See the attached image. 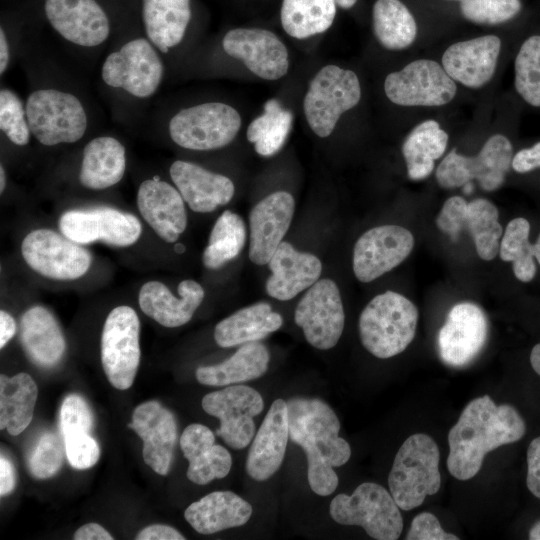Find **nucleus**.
<instances>
[{
	"instance_id": "4be33fe9",
	"label": "nucleus",
	"mask_w": 540,
	"mask_h": 540,
	"mask_svg": "<svg viewBox=\"0 0 540 540\" xmlns=\"http://www.w3.org/2000/svg\"><path fill=\"white\" fill-rule=\"evenodd\" d=\"M45 14L63 38L79 46L100 45L110 33L108 17L95 0H45Z\"/></svg>"
},
{
	"instance_id": "72a5a7b5",
	"label": "nucleus",
	"mask_w": 540,
	"mask_h": 540,
	"mask_svg": "<svg viewBox=\"0 0 540 540\" xmlns=\"http://www.w3.org/2000/svg\"><path fill=\"white\" fill-rule=\"evenodd\" d=\"M270 353L258 342L242 346L225 361L210 366H200L195 375L199 383L208 386H228L261 377L268 369Z\"/></svg>"
},
{
	"instance_id": "2eb2a0df",
	"label": "nucleus",
	"mask_w": 540,
	"mask_h": 540,
	"mask_svg": "<svg viewBox=\"0 0 540 540\" xmlns=\"http://www.w3.org/2000/svg\"><path fill=\"white\" fill-rule=\"evenodd\" d=\"M203 410L220 420L217 435L233 449L249 445L255 434L253 418L264 408L258 391L246 385H228L206 394L202 399Z\"/></svg>"
},
{
	"instance_id": "aec40b11",
	"label": "nucleus",
	"mask_w": 540,
	"mask_h": 540,
	"mask_svg": "<svg viewBox=\"0 0 540 540\" xmlns=\"http://www.w3.org/2000/svg\"><path fill=\"white\" fill-rule=\"evenodd\" d=\"M294 210V198L286 191L273 192L252 208L249 215L251 262L268 264L291 225Z\"/></svg>"
},
{
	"instance_id": "4468645a",
	"label": "nucleus",
	"mask_w": 540,
	"mask_h": 540,
	"mask_svg": "<svg viewBox=\"0 0 540 540\" xmlns=\"http://www.w3.org/2000/svg\"><path fill=\"white\" fill-rule=\"evenodd\" d=\"M388 99L401 106H441L456 95V84L445 69L428 59L415 60L384 82Z\"/></svg>"
},
{
	"instance_id": "774afa93",
	"label": "nucleus",
	"mask_w": 540,
	"mask_h": 540,
	"mask_svg": "<svg viewBox=\"0 0 540 540\" xmlns=\"http://www.w3.org/2000/svg\"><path fill=\"white\" fill-rule=\"evenodd\" d=\"M458 1H465V0H458Z\"/></svg>"
},
{
	"instance_id": "a19ab883",
	"label": "nucleus",
	"mask_w": 540,
	"mask_h": 540,
	"mask_svg": "<svg viewBox=\"0 0 540 540\" xmlns=\"http://www.w3.org/2000/svg\"><path fill=\"white\" fill-rule=\"evenodd\" d=\"M498 217V210L492 202L478 198L468 203L462 220V231L468 230L478 256L486 261L492 260L499 253V239L503 229Z\"/></svg>"
},
{
	"instance_id": "3c124183",
	"label": "nucleus",
	"mask_w": 540,
	"mask_h": 540,
	"mask_svg": "<svg viewBox=\"0 0 540 540\" xmlns=\"http://www.w3.org/2000/svg\"><path fill=\"white\" fill-rule=\"evenodd\" d=\"M467 205L468 202L460 196L450 197L444 202L436 219L437 227L453 241L458 240L462 232V220Z\"/></svg>"
},
{
	"instance_id": "1a4fd4ad",
	"label": "nucleus",
	"mask_w": 540,
	"mask_h": 540,
	"mask_svg": "<svg viewBox=\"0 0 540 540\" xmlns=\"http://www.w3.org/2000/svg\"><path fill=\"white\" fill-rule=\"evenodd\" d=\"M513 147L501 134L491 136L474 157L451 150L436 169V180L443 188L464 186L476 179L485 191H494L504 182L512 166Z\"/></svg>"
},
{
	"instance_id": "f257e3e1",
	"label": "nucleus",
	"mask_w": 540,
	"mask_h": 540,
	"mask_svg": "<svg viewBox=\"0 0 540 540\" xmlns=\"http://www.w3.org/2000/svg\"><path fill=\"white\" fill-rule=\"evenodd\" d=\"M525 432V421L512 405H497L489 395L471 400L448 433V471L458 480L473 478L490 451L519 441Z\"/></svg>"
},
{
	"instance_id": "c03bdc74",
	"label": "nucleus",
	"mask_w": 540,
	"mask_h": 540,
	"mask_svg": "<svg viewBox=\"0 0 540 540\" xmlns=\"http://www.w3.org/2000/svg\"><path fill=\"white\" fill-rule=\"evenodd\" d=\"M515 88L530 105L540 107V35L529 37L515 59Z\"/></svg>"
},
{
	"instance_id": "680f3d73",
	"label": "nucleus",
	"mask_w": 540,
	"mask_h": 540,
	"mask_svg": "<svg viewBox=\"0 0 540 540\" xmlns=\"http://www.w3.org/2000/svg\"><path fill=\"white\" fill-rule=\"evenodd\" d=\"M530 363L533 370L540 376V343L533 347L530 354Z\"/></svg>"
},
{
	"instance_id": "6e6552de",
	"label": "nucleus",
	"mask_w": 540,
	"mask_h": 540,
	"mask_svg": "<svg viewBox=\"0 0 540 540\" xmlns=\"http://www.w3.org/2000/svg\"><path fill=\"white\" fill-rule=\"evenodd\" d=\"M240 127L237 110L224 103L208 102L175 114L169 123V134L182 148L207 151L231 143Z\"/></svg>"
},
{
	"instance_id": "393cba45",
	"label": "nucleus",
	"mask_w": 540,
	"mask_h": 540,
	"mask_svg": "<svg viewBox=\"0 0 540 540\" xmlns=\"http://www.w3.org/2000/svg\"><path fill=\"white\" fill-rule=\"evenodd\" d=\"M176 297L159 281L144 283L138 302L142 312L164 327L174 328L188 323L202 303L205 291L196 281L185 279L178 286Z\"/></svg>"
},
{
	"instance_id": "6ab92c4d",
	"label": "nucleus",
	"mask_w": 540,
	"mask_h": 540,
	"mask_svg": "<svg viewBox=\"0 0 540 540\" xmlns=\"http://www.w3.org/2000/svg\"><path fill=\"white\" fill-rule=\"evenodd\" d=\"M222 46L226 54L241 60L256 76L277 80L288 72V52L271 31L260 28H236L228 31Z\"/></svg>"
},
{
	"instance_id": "423d86ee",
	"label": "nucleus",
	"mask_w": 540,
	"mask_h": 540,
	"mask_svg": "<svg viewBox=\"0 0 540 540\" xmlns=\"http://www.w3.org/2000/svg\"><path fill=\"white\" fill-rule=\"evenodd\" d=\"M361 87L357 75L336 65L319 70L309 83L303 101L305 118L319 137L329 136L340 116L358 104Z\"/></svg>"
},
{
	"instance_id": "9b49d317",
	"label": "nucleus",
	"mask_w": 540,
	"mask_h": 540,
	"mask_svg": "<svg viewBox=\"0 0 540 540\" xmlns=\"http://www.w3.org/2000/svg\"><path fill=\"white\" fill-rule=\"evenodd\" d=\"M21 253L36 273L59 281L80 278L92 263L90 252L81 244L46 228L29 232L22 241Z\"/></svg>"
},
{
	"instance_id": "a211bd4d",
	"label": "nucleus",
	"mask_w": 540,
	"mask_h": 540,
	"mask_svg": "<svg viewBox=\"0 0 540 540\" xmlns=\"http://www.w3.org/2000/svg\"><path fill=\"white\" fill-rule=\"evenodd\" d=\"M488 338L486 314L475 303L461 302L447 314L437 336L441 360L451 367H464L481 352Z\"/></svg>"
},
{
	"instance_id": "2f4dec72",
	"label": "nucleus",
	"mask_w": 540,
	"mask_h": 540,
	"mask_svg": "<svg viewBox=\"0 0 540 540\" xmlns=\"http://www.w3.org/2000/svg\"><path fill=\"white\" fill-rule=\"evenodd\" d=\"M282 324V316L274 312L270 304L258 302L221 320L215 327L214 339L220 347H233L259 341Z\"/></svg>"
},
{
	"instance_id": "a18cd8bd",
	"label": "nucleus",
	"mask_w": 540,
	"mask_h": 540,
	"mask_svg": "<svg viewBox=\"0 0 540 540\" xmlns=\"http://www.w3.org/2000/svg\"><path fill=\"white\" fill-rule=\"evenodd\" d=\"M64 453L63 437L53 432L43 433L27 458L30 474L37 479L54 476L62 467Z\"/></svg>"
},
{
	"instance_id": "7c9ffc66",
	"label": "nucleus",
	"mask_w": 540,
	"mask_h": 540,
	"mask_svg": "<svg viewBox=\"0 0 540 540\" xmlns=\"http://www.w3.org/2000/svg\"><path fill=\"white\" fill-rule=\"evenodd\" d=\"M252 506L231 491H214L191 503L184 512L186 521L200 534H213L248 522Z\"/></svg>"
},
{
	"instance_id": "e2e57ef3",
	"label": "nucleus",
	"mask_w": 540,
	"mask_h": 540,
	"mask_svg": "<svg viewBox=\"0 0 540 540\" xmlns=\"http://www.w3.org/2000/svg\"><path fill=\"white\" fill-rule=\"evenodd\" d=\"M530 540H540V520L535 522L529 530Z\"/></svg>"
},
{
	"instance_id": "864d4df0",
	"label": "nucleus",
	"mask_w": 540,
	"mask_h": 540,
	"mask_svg": "<svg viewBox=\"0 0 540 540\" xmlns=\"http://www.w3.org/2000/svg\"><path fill=\"white\" fill-rule=\"evenodd\" d=\"M526 485L540 499V436L533 439L527 449Z\"/></svg>"
},
{
	"instance_id": "37998d69",
	"label": "nucleus",
	"mask_w": 540,
	"mask_h": 540,
	"mask_svg": "<svg viewBox=\"0 0 540 540\" xmlns=\"http://www.w3.org/2000/svg\"><path fill=\"white\" fill-rule=\"evenodd\" d=\"M530 224L524 218L511 220L500 242L499 255L503 261L513 263V272L522 282L531 281L536 274L534 244L529 242Z\"/></svg>"
},
{
	"instance_id": "f3484780",
	"label": "nucleus",
	"mask_w": 540,
	"mask_h": 540,
	"mask_svg": "<svg viewBox=\"0 0 540 540\" xmlns=\"http://www.w3.org/2000/svg\"><path fill=\"white\" fill-rule=\"evenodd\" d=\"M413 247L412 233L402 226L381 225L371 228L355 243L354 274L360 282H371L401 264Z\"/></svg>"
},
{
	"instance_id": "f8f14e48",
	"label": "nucleus",
	"mask_w": 540,
	"mask_h": 540,
	"mask_svg": "<svg viewBox=\"0 0 540 540\" xmlns=\"http://www.w3.org/2000/svg\"><path fill=\"white\" fill-rule=\"evenodd\" d=\"M164 66L152 43L145 38L133 39L112 52L103 63L101 76L110 87L147 98L158 89Z\"/></svg>"
},
{
	"instance_id": "473e14b6",
	"label": "nucleus",
	"mask_w": 540,
	"mask_h": 540,
	"mask_svg": "<svg viewBox=\"0 0 540 540\" xmlns=\"http://www.w3.org/2000/svg\"><path fill=\"white\" fill-rule=\"evenodd\" d=\"M125 169L124 146L113 137L101 136L84 147L79 180L88 189L103 190L117 184Z\"/></svg>"
},
{
	"instance_id": "c9c22d12",
	"label": "nucleus",
	"mask_w": 540,
	"mask_h": 540,
	"mask_svg": "<svg viewBox=\"0 0 540 540\" xmlns=\"http://www.w3.org/2000/svg\"><path fill=\"white\" fill-rule=\"evenodd\" d=\"M38 388L27 373L0 376V429L10 435L23 432L31 423Z\"/></svg>"
},
{
	"instance_id": "c756f323",
	"label": "nucleus",
	"mask_w": 540,
	"mask_h": 540,
	"mask_svg": "<svg viewBox=\"0 0 540 540\" xmlns=\"http://www.w3.org/2000/svg\"><path fill=\"white\" fill-rule=\"evenodd\" d=\"M20 341L27 357L43 368L57 365L66 349L57 319L47 308L39 305L29 308L23 314Z\"/></svg>"
},
{
	"instance_id": "e433bc0d",
	"label": "nucleus",
	"mask_w": 540,
	"mask_h": 540,
	"mask_svg": "<svg viewBox=\"0 0 540 540\" xmlns=\"http://www.w3.org/2000/svg\"><path fill=\"white\" fill-rule=\"evenodd\" d=\"M448 134L435 120H427L417 125L406 137L402 154L406 162L408 177L421 180L434 169L435 160L445 152Z\"/></svg>"
},
{
	"instance_id": "ddd939ff",
	"label": "nucleus",
	"mask_w": 540,
	"mask_h": 540,
	"mask_svg": "<svg viewBox=\"0 0 540 540\" xmlns=\"http://www.w3.org/2000/svg\"><path fill=\"white\" fill-rule=\"evenodd\" d=\"M294 321L302 328L311 346L320 350L333 348L342 335L345 323L336 283L324 278L309 287L295 309Z\"/></svg>"
},
{
	"instance_id": "20e7f679",
	"label": "nucleus",
	"mask_w": 540,
	"mask_h": 540,
	"mask_svg": "<svg viewBox=\"0 0 540 540\" xmlns=\"http://www.w3.org/2000/svg\"><path fill=\"white\" fill-rule=\"evenodd\" d=\"M440 452L425 433L409 436L398 449L388 476L391 495L401 510L419 507L441 486Z\"/></svg>"
},
{
	"instance_id": "39448f33",
	"label": "nucleus",
	"mask_w": 540,
	"mask_h": 540,
	"mask_svg": "<svg viewBox=\"0 0 540 540\" xmlns=\"http://www.w3.org/2000/svg\"><path fill=\"white\" fill-rule=\"evenodd\" d=\"M329 512L338 524L360 526L377 540H396L403 531L399 506L390 492L374 482L360 484L351 495L338 494Z\"/></svg>"
},
{
	"instance_id": "58836bf2",
	"label": "nucleus",
	"mask_w": 540,
	"mask_h": 540,
	"mask_svg": "<svg viewBox=\"0 0 540 540\" xmlns=\"http://www.w3.org/2000/svg\"><path fill=\"white\" fill-rule=\"evenodd\" d=\"M335 4L334 0H283L282 27L296 39L323 33L333 24Z\"/></svg>"
},
{
	"instance_id": "9d476101",
	"label": "nucleus",
	"mask_w": 540,
	"mask_h": 540,
	"mask_svg": "<svg viewBox=\"0 0 540 540\" xmlns=\"http://www.w3.org/2000/svg\"><path fill=\"white\" fill-rule=\"evenodd\" d=\"M140 321L126 305L113 308L101 334V363L110 384L118 390L130 388L140 364Z\"/></svg>"
},
{
	"instance_id": "8fccbe9b",
	"label": "nucleus",
	"mask_w": 540,
	"mask_h": 540,
	"mask_svg": "<svg viewBox=\"0 0 540 540\" xmlns=\"http://www.w3.org/2000/svg\"><path fill=\"white\" fill-rule=\"evenodd\" d=\"M93 427V414L88 403L79 395L71 394L62 402L59 413L60 435L91 431Z\"/></svg>"
},
{
	"instance_id": "5701e85b",
	"label": "nucleus",
	"mask_w": 540,
	"mask_h": 540,
	"mask_svg": "<svg viewBox=\"0 0 540 540\" xmlns=\"http://www.w3.org/2000/svg\"><path fill=\"white\" fill-rule=\"evenodd\" d=\"M184 202L178 189L158 177L143 181L138 188L137 206L142 218L167 243L176 242L186 229Z\"/></svg>"
},
{
	"instance_id": "c85d7f7f",
	"label": "nucleus",
	"mask_w": 540,
	"mask_h": 540,
	"mask_svg": "<svg viewBox=\"0 0 540 540\" xmlns=\"http://www.w3.org/2000/svg\"><path fill=\"white\" fill-rule=\"evenodd\" d=\"M180 448L188 460L187 478L198 485L226 477L232 466L229 451L215 444L213 432L206 426L188 425L180 437Z\"/></svg>"
},
{
	"instance_id": "0e129e2a",
	"label": "nucleus",
	"mask_w": 540,
	"mask_h": 540,
	"mask_svg": "<svg viewBox=\"0 0 540 540\" xmlns=\"http://www.w3.org/2000/svg\"><path fill=\"white\" fill-rule=\"evenodd\" d=\"M341 8L349 9L355 5L357 0H334Z\"/></svg>"
},
{
	"instance_id": "79ce46f5",
	"label": "nucleus",
	"mask_w": 540,
	"mask_h": 540,
	"mask_svg": "<svg viewBox=\"0 0 540 540\" xmlns=\"http://www.w3.org/2000/svg\"><path fill=\"white\" fill-rule=\"evenodd\" d=\"M246 242V228L242 218L224 211L216 220L204 249L202 261L208 269H218L236 258Z\"/></svg>"
},
{
	"instance_id": "ea45409f",
	"label": "nucleus",
	"mask_w": 540,
	"mask_h": 540,
	"mask_svg": "<svg viewBox=\"0 0 540 540\" xmlns=\"http://www.w3.org/2000/svg\"><path fill=\"white\" fill-rule=\"evenodd\" d=\"M293 114L284 109L276 99L268 100L264 112L255 118L247 128V139L254 143L255 151L269 157L276 154L285 144L291 131Z\"/></svg>"
},
{
	"instance_id": "052dcab7",
	"label": "nucleus",
	"mask_w": 540,
	"mask_h": 540,
	"mask_svg": "<svg viewBox=\"0 0 540 540\" xmlns=\"http://www.w3.org/2000/svg\"><path fill=\"white\" fill-rule=\"evenodd\" d=\"M10 61L9 44L4 33V30L0 29V73L1 75L6 71Z\"/></svg>"
},
{
	"instance_id": "6e6d98bb",
	"label": "nucleus",
	"mask_w": 540,
	"mask_h": 540,
	"mask_svg": "<svg viewBox=\"0 0 540 540\" xmlns=\"http://www.w3.org/2000/svg\"><path fill=\"white\" fill-rule=\"evenodd\" d=\"M136 540H184L185 537L175 528L164 524H153L143 528Z\"/></svg>"
},
{
	"instance_id": "09e8293b",
	"label": "nucleus",
	"mask_w": 540,
	"mask_h": 540,
	"mask_svg": "<svg viewBox=\"0 0 540 540\" xmlns=\"http://www.w3.org/2000/svg\"><path fill=\"white\" fill-rule=\"evenodd\" d=\"M63 439L65 454L72 467L79 470L88 469L99 460V445L89 432H71L64 435Z\"/></svg>"
},
{
	"instance_id": "603ef678",
	"label": "nucleus",
	"mask_w": 540,
	"mask_h": 540,
	"mask_svg": "<svg viewBox=\"0 0 540 540\" xmlns=\"http://www.w3.org/2000/svg\"><path fill=\"white\" fill-rule=\"evenodd\" d=\"M407 540H458L459 537L446 532L437 517L430 512L417 514L406 535Z\"/></svg>"
},
{
	"instance_id": "f03ea898",
	"label": "nucleus",
	"mask_w": 540,
	"mask_h": 540,
	"mask_svg": "<svg viewBox=\"0 0 540 540\" xmlns=\"http://www.w3.org/2000/svg\"><path fill=\"white\" fill-rule=\"evenodd\" d=\"M289 437L305 452L310 488L320 496L332 494L338 486L334 467L348 462L349 443L339 436L340 421L332 408L316 398L287 401Z\"/></svg>"
},
{
	"instance_id": "4c0bfd02",
	"label": "nucleus",
	"mask_w": 540,
	"mask_h": 540,
	"mask_svg": "<svg viewBox=\"0 0 540 540\" xmlns=\"http://www.w3.org/2000/svg\"><path fill=\"white\" fill-rule=\"evenodd\" d=\"M372 16L375 37L386 49L401 50L414 42L417 24L400 0H377Z\"/></svg>"
},
{
	"instance_id": "b1692460",
	"label": "nucleus",
	"mask_w": 540,
	"mask_h": 540,
	"mask_svg": "<svg viewBox=\"0 0 540 540\" xmlns=\"http://www.w3.org/2000/svg\"><path fill=\"white\" fill-rule=\"evenodd\" d=\"M287 402L276 399L257 431L246 459V471L256 481H265L280 468L289 439Z\"/></svg>"
},
{
	"instance_id": "f704fd0d",
	"label": "nucleus",
	"mask_w": 540,
	"mask_h": 540,
	"mask_svg": "<svg viewBox=\"0 0 540 540\" xmlns=\"http://www.w3.org/2000/svg\"><path fill=\"white\" fill-rule=\"evenodd\" d=\"M142 16L149 41L167 53L184 37L191 18L190 0H143Z\"/></svg>"
},
{
	"instance_id": "412c9836",
	"label": "nucleus",
	"mask_w": 540,
	"mask_h": 540,
	"mask_svg": "<svg viewBox=\"0 0 540 540\" xmlns=\"http://www.w3.org/2000/svg\"><path fill=\"white\" fill-rule=\"evenodd\" d=\"M128 427L143 440L144 462L157 474H168L177 439V423L172 412L158 401L144 402L133 411Z\"/></svg>"
},
{
	"instance_id": "338daca9",
	"label": "nucleus",
	"mask_w": 540,
	"mask_h": 540,
	"mask_svg": "<svg viewBox=\"0 0 540 540\" xmlns=\"http://www.w3.org/2000/svg\"><path fill=\"white\" fill-rule=\"evenodd\" d=\"M534 248H535L534 257L537 259L538 263L540 264V234L538 236L536 243L534 244Z\"/></svg>"
},
{
	"instance_id": "7ed1b4c3",
	"label": "nucleus",
	"mask_w": 540,
	"mask_h": 540,
	"mask_svg": "<svg viewBox=\"0 0 540 540\" xmlns=\"http://www.w3.org/2000/svg\"><path fill=\"white\" fill-rule=\"evenodd\" d=\"M419 313L400 293L376 295L359 317V335L364 348L373 356L387 359L402 353L413 341Z\"/></svg>"
},
{
	"instance_id": "0eeeda50",
	"label": "nucleus",
	"mask_w": 540,
	"mask_h": 540,
	"mask_svg": "<svg viewBox=\"0 0 540 540\" xmlns=\"http://www.w3.org/2000/svg\"><path fill=\"white\" fill-rule=\"evenodd\" d=\"M26 116L31 134L45 146L74 143L87 128V116L74 95L55 90L32 92L26 102Z\"/></svg>"
},
{
	"instance_id": "49530a36",
	"label": "nucleus",
	"mask_w": 540,
	"mask_h": 540,
	"mask_svg": "<svg viewBox=\"0 0 540 540\" xmlns=\"http://www.w3.org/2000/svg\"><path fill=\"white\" fill-rule=\"evenodd\" d=\"M0 128L15 145L25 146L30 140L26 109L20 98L9 89L0 91Z\"/></svg>"
},
{
	"instance_id": "5fc2aeb1",
	"label": "nucleus",
	"mask_w": 540,
	"mask_h": 540,
	"mask_svg": "<svg viewBox=\"0 0 540 540\" xmlns=\"http://www.w3.org/2000/svg\"><path fill=\"white\" fill-rule=\"evenodd\" d=\"M512 168L518 173L540 168V142L517 152L512 159Z\"/></svg>"
},
{
	"instance_id": "bf43d9fd",
	"label": "nucleus",
	"mask_w": 540,
	"mask_h": 540,
	"mask_svg": "<svg viewBox=\"0 0 540 540\" xmlns=\"http://www.w3.org/2000/svg\"><path fill=\"white\" fill-rule=\"evenodd\" d=\"M16 333L14 318L5 310L0 311V348H4Z\"/></svg>"
},
{
	"instance_id": "13d9d810",
	"label": "nucleus",
	"mask_w": 540,
	"mask_h": 540,
	"mask_svg": "<svg viewBox=\"0 0 540 540\" xmlns=\"http://www.w3.org/2000/svg\"><path fill=\"white\" fill-rule=\"evenodd\" d=\"M75 540H112L111 534L97 523H87L79 527L74 533Z\"/></svg>"
},
{
	"instance_id": "de8ad7c7",
	"label": "nucleus",
	"mask_w": 540,
	"mask_h": 540,
	"mask_svg": "<svg viewBox=\"0 0 540 540\" xmlns=\"http://www.w3.org/2000/svg\"><path fill=\"white\" fill-rule=\"evenodd\" d=\"M463 17L476 24L496 25L514 18L521 10L520 0L461 1Z\"/></svg>"
},
{
	"instance_id": "a878e982",
	"label": "nucleus",
	"mask_w": 540,
	"mask_h": 540,
	"mask_svg": "<svg viewBox=\"0 0 540 540\" xmlns=\"http://www.w3.org/2000/svg\"><path fill=\"white\" fill-rule=\"evenodd\" d=\"M501 40L485 35L452 44L442 56L447 74L470 88H479L493 77L500 53Z\"/></svg>"
},
{
	"instance_id": "4d7b16f0",
	"label": "nucleus",
	"mask_w": 540,
	"mask_h": 540,
	"mask_svg": "<svg viewBox=\"0 0 540 540\" xmlns=\"http://www.w3.org/2000/svg\"><path fill=\"white\" fill-rule=\"evenodd\" d=\"M15 470L11 461L1 454L0 457V496L10 494L15 487Z\"/></svg>"
},
{
	"instance_id": "bb28decb",
	"label": "nucleus",
	"mask_w": 540,
	"mask_h": 540,
	"mask_svg": "<svg viewBox=\"0 0 540 540\" xmlns=\"http://www.w3.org/2000/svg\"><path fill=\"white\" fill-rule=\"evenodd\" d=\"M170 177L189 208L208 213L228 204L235 192L231 179L183 160L170 166Z\"/></svg>"
},
{
	"instance_id": "cd10ccee",
	"label": "nucleus",
	"mask_w": 540,
	"mask_h": 540,
	"mask_svg": "<svg viewBox=\"0 0 540 540\" xmlns=\"http://www.w3.org/2000/svg\"><path fill=\"white\" fill-rule=\"evenodd\" d=\"M271 275L266 281L267 294L287 301L319 280L322 263L315 255L297 251L282 241L268 262Z\"/></svg>"
},
{
	"instance_id": "dca6fc26",
	"label": "nucleus",
	"mask_w": 540,
	"mask_h": 540,
	"mask_svg": "<svg viewBox=\"0 0 540 540\" xmlns=\"http://www.w3.org/2000/svg\"><path fill=\"white\" fill-rule=\"evenodd\" d=\"M58 226L63 235L81 245L103 241L127 247L136 243L142 233L136 216L109 207L66 211L59 218Z\"/></svg>"
},
{
	"instance_id": "69168bd1",
	"label": "nucleus",
	"mask_w": 540,
	"mask_h": 540,
	"mask_svg": "<svg viewBox=\"0 0 540 540\" xmlns=\"http://www.w3.org/2000/svg\"><path fill=\"white\" fill-rule=\"evenodd\" d=\"M6 186V174L4 167L1 165L0 167V192L3 193Z\"/></svg>"
}]
</instances>
